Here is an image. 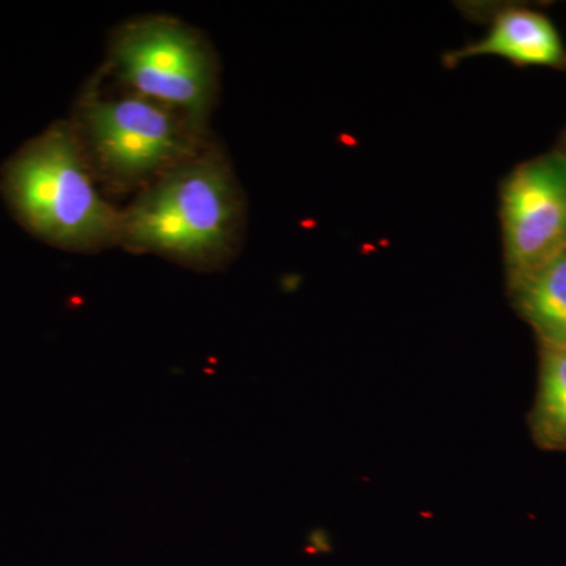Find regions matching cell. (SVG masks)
Here are the masks:
<instances>
[{
	"label": "cell",
	"mask_w": 566,
	"mask_h": 566,
	"mask_svg": "<svg viewBox=\"0 0 566 566\" xmlns=\"http://www.w3.org/2000/svg\"><path fill=\"white\" fill-rule=\"evenodd\" d=\"M82 118L96 159L112 181L129 188L158 178L196 153L197 126L145 96L92 99Z\"/></svg>",
	"instance_id": "3957f363"
},
{
	"label": "cell",
	"mask_w": 566,
	"mask_h": 566,
	"mask_svg": "<svg viewBox=\"0 0 566 566\" xmlns=\"http://www.w3.org/2000/svg\"><path fill=\"white\" fill-rule=\"evenodd\" d=\"M531 428L543 449L566 450V348L543 346Z\"/></svg>",
	"instance_id": "ba28073f"
},
{
	"label": "cell",
	"mask_w": 566,
	"mask_h": 566,
	"mask_svg": "<svg viewBox=\"0 0 566 566\" xmlns=\"http://www.w3.org/2000/svg\"><path fill=\"white\" fill-rule=\"evenodd\" d=\"M517 311L543 346L566 348V252L512 279Z\"/></svg>",
	"instance_id": "52a82bcc"
},
{
	"label": "cell",
	"mask_w": 566,
	"mask_h": 566,
	"mask_svg": "<svg viewBox=\"0 0 566 566\" xmlns=\"http://www.w3.org/2000/svg\"><path fill=\"white\" fill-rule=\"evenodd\" d=\"M510 277L566 252V156H543L520 167L502 193Z\"/></svg>",
	"instance_id": "5b68a950"
},
{
	"label": "cell",
	"mask_w": 566,
	"mask_h": 566,
	"mask_svg": "<svg viewBox=\"0 0 566 566\" xmlns=\"http://www.w3.org/2000/svg\"><path fill=\"white\" fill-rule=\"evenodd\" d=\"M499 55L521 65L557 66L565 61L560 36L542 14L509 10L494 21L485 39L455 52L452 61Z\"/></svg>",
	"instance_id": "8992f818"
},
{
	"label": "cell",
	"mask_w": 566,
	"mask_h": 566,
	"mask_svg": "<svg viewBox=\"0 0 566 566\" xmlns=\"http://www.w3.org/2000/svg\"><path fill=\"white\" fill-rule=\"evenodd\" d=\"M237 191L214 153L193 155L159 175L122 212L120 241L189 266H212L232 244Z\"/></svg>",
	"instance_id": "7a4b0ae2"
},
{
	"label": "cell",
	"mask_w": 566,
	"mask_h": 566,
	"mask_svg": "<svg viewBox=\"0 0 566 566\" xmlns=\"http://www.w3.org/2000/svg\"><path fill=\"white\" fill-rule=\"evenodd\" d=\"M115 69L136 95L180 112L199 128L214 93V66L199 35L163 18L125 25L112 46Z\"/></svg>",
	"instance_id": "277c9868"
},
{
	"label": "cell",
	"mask_w": 566,
	"mask_h": 566,
	"mask_svg": "<svg viewBox=\"0 0 566 566\" xmlns=\"http://www.w3.org/2000/svg\"><path fill=\"white\" fill-rule=\"evenodd\" d=\"M0 189L29 232L71 251L120 241L122 212L96 191L80 139L55 123L6 163Z\"/></svg>",
	"instance_id": "6da1fadb"
}]
</instances>
